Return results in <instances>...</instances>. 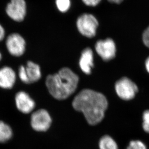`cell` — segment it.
I'll use <instances>...</instances> for the list:
<instances>
[{
  "mask_svg": "<svg viewBox=\"0 0 149 149\" xmlns=\"http://www.w3.org/2000/svg\"><path fill=\"white\" fill-rule=\"evenodd\" d=\"M52 123V118L46 109H38L31 116V125L37 132H46L50 127Z\"/></svg>",
  "mask_w": 149,
  "mask_h": 149,
  "instance_id": "cell-6",
  "label": "cell"
},
{
  "mask_svg": "<svg viewBox=\"0 0 149 149\" xmlns=\"http://www.w3.org/2000/svg\"><path fill=\"white\" fill-rule=\"evenodd\" d=\"M5 36V32L3 28L0 25V41H1L4 38Z\"/></svg>",
  "mask_w": 149,
  "mask_h": 149,
  "instance_id": "cell-20",
  "label": "cell"
},
{
  "mask_svg": "<svg viewBox=\"0 0 149 149\" xmlns=\"http://www.w3.org/2000/svg\"><path fill=\"white\" fill-rule=\"evenodd\" d=\"M16 81V73L12 68L5 66L0 68V88L6 90L12 89Z\"/></svg>",
  "mask_w": 149,
  "mask_h": 149,
  "instance_id": "cell-11",
  "label": "cell"
},
{
  "mask_svg": "<svg viewBox=\"0 0 149 149\" xmlns=\"http://www.w3.org/2000/svg\"><path fill=\"white\" fill-rule=\"evenodd\" d=\"M79 65L80 69L87 74H90L93 68V54L92 49L87 47L82 52Z\"/></svg>",
  "mask_w": 149,
  "mask_h": 149,
  "instance_id": "cell-12",
  "label": "cell"
},
{
  "mask_svg": "<svg viewBox=\"0 0 149 149\" xmlns=\"http://www.w3.org/2000/svg\"><path fill=\"white\" fill-rule=\"evenodd\" d=\"M115 90L118 96L124 100H132L138 93V86L130 79L123 77L116 82Z\"/></svg>",
  "mask_w": 149,
  "mask_h": 149,
  "instance_id": "cell-4",
  "label": "cell"
},
{
  "mask_svg": "<svg viewBox=\"0 0 149 149\" xmlns=\"http://www.w3.org/2000/svg\"><path fill=\"white\" fill-rule=\"evenodd\" d=\"M99 149H118V146L113 138L108 135L102 136L99 140Z\"/></svg>",
  "mask_w": 149,
  "mask_h": 149,
  "instance_id": "cell-14",
  "label": "cell"
},
{
  "mask_svg": "<svg viewBox=\"0 0 149 149\" xmlns=\"http://www.w3.org/2000/svg\"><path fill=\"white\" fill-rule=\"evenodd\" d=\"M86 6H95L100 3L101 0H82Z\"/></svg>",
  "mask_w": 149,
  "mask_h": 149,
  "instance_id": "cell-19",
  "label": "cell"
},
{
  "mask_svg": "<svg viewBox=\"0 0 149 149\" xmlns=\"http://www.w3.org/2000/svg\"><path fill=\"white\" fill-rule=\"evenodd\" d=\"M6 12L8 16L16 22L24 19L26 14V4L24 0H11L7 4Z\"/></svg>",
  "mask_w": 149,
  "mask_h": 149,
  "instance_id": "cell-9",
  "label": "cell"
},
{
  "mask_svg": "<svg viewBox=\"0 0 149 149\" xmlns=\"http://www.w3.org/2000/svg\"><path fill=\"white\" fill-rule=\"evenodd\" d=\"M145 65L147 71L149 73V56L145 61Z\"/></svg>",
  "mask_w": 149,
  "mask_h": 149,
  "instance_id": "cell-21",
  "label": "cell"
},
{
  "mask_svg": "<svg viewBox=\"0 0 149 149\" xmlns=\"http://www.w3.org/2000/svg\"><path fill=\"white\" fill-rule=\"evenodd\" d=\"M56 4L60 11L65 13L70 7V0H56Z\"/></svg>",
  "mask_w": 149,
  "mask_h": 149,
  "instance_id": "cell-15",
  "label": "cell"
},
{
  "mask_svg": "<svg viewBox=\"0 0 149 149\" xmlns=\"http://www.w3.org/2000/svg\"><path fill=\"white\" fill-rule=\"evenodd\" d=\"M142 41L145 46L149 48V26L145 29L143 33Z\"/></svg>",
  "mask_w": 149,
  "mask_h": 149,
  "instance_id": "cell-18",
  "label": "cell"
},
{
  "mask_svg": "<svg viewBox=\"0 0 149 149\" xmlns=\"http://www.w3.org/2000/svg\"><path fill=\"white\" fill-rule=\"evenodd\" d=\"M6 46L10 54L15 57H20L24 53L26 42L20 35L12 33L7 37Z\"/></svg>",
  "mask_w": 149,
  "mask_h": 149,
  "instance_id": "cell-8",
  "label": "cell"
},
{
  "mask_svg": "<svg viewBox=\"0 0 149 149\" xmlns=\"http://www.w3.org/2000/svg\"><path fill=\"white\" fill-rule=\"evenodd\" d=\"M79 77L68 68H62L57 73L47 77L46 85L50 95L55 99H67L74 93L79 84Z\"/></svg>",
  "mask_w": 149,
  "mask_h": 149,
  "instance_id": "cell-2",
  "label": "cell"
},
{
  "mask_svg": "<svg viewBox=\"0 0 149 149\" xmlns=\"http://www.w3.org/2000/svg\"><path fill=\"white\" fill-rule=\"evenodd\" d=\"M77 27L82 35L88 38H92L96 35L98 22L95 16L91 14H83L77 20Z\"/></svg>",
  "mask_w": 149,
  "mask_h": 149,
  "instance_id": "cell-3",
  "label": "cell"
},
{
  "mask_svg": "<svg viewBox=\"0 0 149 149\" xmlns=\"http://www.w3.org/2000/svg\"><path fill=\"white\" fill-rule=\"evenodd\" d=\"M95 49L98 55L106 62L111 60L116 56V45L109 38L98 41L95 45Z\"/></svg>",
  "mask_w": 149,
  "mask_h": 149,
  "instance_id": "cell-7",
  "label": "cell"
},
{
  "mask_svg": "<svg viewBox=\"0 0 149 149\" xmlns=\"http://www.w3.org/2000/svg\"><path fill=\"white\" fill-rule=\"evenodd\" d=\"M13 136V130L11 126L3 120H0V143L8 142Z\"/></svg>",
  "mask_w": 149,
  "mask_h": 149,
  "instance_id": "cell-13",
  "label": "cell"
},
{
  "mask_svg": "<svg viewBox=\"0 0 149 149\" xmlns=\"http://www.w3.org/2000/svg\"><path fill=\"white\" fill-rule=\"evenodd\" d=\"M142 119L143 129L145 132L149 133V109L144 111L142 115Z\"/></svg>",
  "mask_w": 149,
  "mask_h": 149,
  "instance_id": "cell-17",
  "label": "cell"
},
{
  "mask_svg": "<svg viewBox=\"0 0 149 149\" xmlns=\"http://www.w3.org/2000/svg\"><path fill=\"white\" fill-rule=\"evenodd\" d=\"M1 52H0V61L1 60Z\"/></svg>",
  "mask_w": 149,
  "mask_h": 149,
  "instance_id": "cell-23",
  "label": "cell"
},
{
  "mask_svg": "<svg viewBox=\"0 0 149 149\" xmlns=\"http://www.w3.org/2000/svg\"><path fill=\"white\" fill-rule=\"evenodd\" d=\"M19 77L25 84L35 83L41 77V71L38 65L32 61H28L25 66H19L18 71Z\"/></svg>",
  "mask_w": 149,
  "mask_h": 149,
  "instance_id": "cell-5",
  "label": "cell"
},
{
  "mask_svg": "<svg viewBox=\"0 0 149 149\" xmlns=\"http://www.w3.org/2000/svg\"><path fill=\"white\" fill-rule=\"evenodd\" d=\"M72 106L76 111L83 113L89 125H95L104 119L108 101L102 93L91 89H84L74 97Z\"/></svg>",
  "mask_w": 149,
  "mask_h": 149,
  "instance_id": "cell-1",
  "label": "cell"
},
{
  "mask_svg": "<svg viewBox=\"0 0 149 149\" xmlns=\"http://www.w3.org/2000/svg\"><path fill=\"white\" fill-rule=\"evenodd\" d=\"M16 106L20 112L29 114L35 109L36 103L28 93L24 91H19L15 97Z\"/></svg>",
  "mask_w": 149,
  "mask_h": 149,
  "instance_id": "cell-10",
  "label": "cell"
},
{
  "mask_svg": "<svg viewBox=\"0 0 149 149\" xmlns=\"http://www.w3.org/2000/svg\"><path fill=\"white\" fill-rule=\"evenodd\" d=\"M123 0H108V1L111 2V3H116V4H119L122 3Z\"/></svg>",
  "mask_w": 149,
  "mask_h": 149,
  "instance_id": "cell-22",
  "label": "cell"
},
{
  "mask_svg": "<svg viewBox=\"0 0 149 149\" xmlns=\"http://www.w3.org/2000/svg\"><path fill=\"white\" fill-rule=\"evenodd\" d=\"M126 149H147V147L141 141L134 140L129 142Z\"/></svg>",
  "mask_w": 149,
  "mask_h": 149,
  "instance_id": "cell-16",
  "label": "cell"
}]
</instances>
